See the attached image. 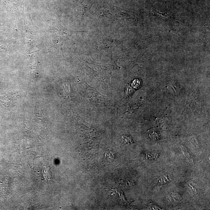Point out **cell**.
I'll use <instances>...</instances> for the list:
<instances>
[{
	"instance_id": "6da1fadb",
	"label": "cell",
	"mask_w": 210,
	"mask_h": 210,
	"mask_svg": "<svg viewBox=\"0 0 210 210\" xmlns=\"http://www.w3.org/2000/svg\"><path fill=\"white\" fill-rule=\"evenodd\" d=\"M167 198L171 202L174 204L181 202L182 199L178 194L174 192H172L169 194Z\"/></svg>"
},
{
	"instance_id": "7a4b0ae2",
	"label": "cell",
	"mask_w": 210,
	"mask_h": 210,
	"mask_svg": "<svg viewBox=\"0 0 210 210\" xmlns=\"http://www.w3.org/2000/svg\"><path fill=\"white\" fill-rule=\"evenodd\" d=\"M156 181L158 185H161L170 183L171 179L168 174H164L159 177Z\"/></svg>"
},
{
	"instance_id": "3957f363",
	"label": "cell",
	"mask_w": 210,
	"mask_h": 210,
	"mask_svg": "<svg viewBox=\"0 0 210 210\" xmlns=\"http://www.w3.org/2000/svg\"><path fill=\"white\" fill-rule=\"evenodd\" d=\"M42 172L43 178H45V180H47L48 181H52V176L50 167L43 166Z\"/></svg>"
},
{
	"instance_id": "277c9868",
	"label": "cell",
	"mask_w": 210,
	"mask_h": 210,
	"mask_svg": "<svg viewBox=\"0 0 210 210\" xmlns=\"http://www.w3.org/2000/svg\"><path fill=\"white\" fill-rule=\"evenodd\" d=\"M179 146L180 148L181 149L182 153H183L184 157L186 159L187 161L190 163L194 162V160H193L192 157H191L190 154L189 153L188 150H187V149L185 147H184L183 145L180 144Z\"/></svg>"
},
{
	"instance_id": "5b68a950",
	"label": "cell",
	"mask_w": 210,
	"mask_h": 210,
	"mask_svg": "<svg viewBox=\"0 0 210 210\" xmlns=\"http://www.w3.org/2000/svg\"><path fill=\"white\" fill-rule=\"evenodd\" d=\"M147 134L150 137V138L154 140H157L159 139L160 137L158 134H157L156 132L151 130H149L147 132Z\"/></svg>"
},
{
	"instance_id": "8992f818",
	"label": "cell",
	"mask_w": 210,
	"mask_h": 210,
	"mask_svg": "<svg viewBox=\"0 0 210 210\" xmlns=\"http://www.w3.org/2000/svg\"><path fill=\"white\" fill-rule=\"evenodd\" d=\"M188 189L190 190L191 193H192L193 195H197L198 191L196 187L192 183H189L188 184Z\"/></svg>"
},
{
	"instance_id": "52a82bcc",
	"label": "cell",
	"mask_w": 210,
	"mask_h": 210,
	"mask_svg": "<svg viewBox=\"0 0 210 210\" xmlns=\"http://www.w3.org/2000/svg\"><path fill=\"white\" fill-rule=\"evenodd\" d=\"M123 141L125 144H130L133 143L132 139L130 136L124 135L122 136Z\"/></svg>"
},
{
	"instance_id": "ba28073f",
	"label": "cell",
	"mask_w": 210,
	"mask_h": 210,
	"mask_svg": "<svg viewBox=\"0 0 210 210\" xmlns=\"http://www.w3.org/2000/svg\"><path fill=\"white\" fill-rule=\"evenodd\" d=\"M191 143H192V144L194 145V147H195L197 150H198V149H199V144H198V141H197V139H196L195 137H191Z\"/></svg>"
},
{
	"instance_id": "9c48e42d",
	"label": "cell",
	"mask_w": 210,
	"mask_h": 210,
	"mask_svg": "<svg viewBox=\"0 0 210 210\" xmlns=\"http://www.w3.org/2000/svg\"><path fill=\"white\" fill-rule=\"evenodd\" d=\"M149 209L150 210H161V208L155 205H151L149 207Z\"/></svg>"
},
{
	"instance_id": "30bf717a",
	"label": "cell",
	"mask_w": 210,
	"mask_h": 210,
	"mask_svg": "<svg viewBox=\"0 0 210 210\" xmlns=\"http://www.w3.org/2000/svg\"><path fill=\"white\" fill-rule=\"evenodd\" d=\"M152 154H150V153H148V154H146V156H147V159H148V160H151V159H153V158H154V157H153L152 156Z\"/></svg>"
}]
</instances>
